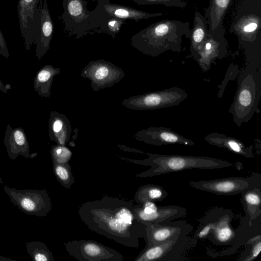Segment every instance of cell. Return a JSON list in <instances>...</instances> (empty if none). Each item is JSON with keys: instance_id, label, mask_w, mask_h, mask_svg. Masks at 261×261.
<instances>
[{"instance_id": "1", "label": "cell", "mask_w": 261, "mask_h": 261, "mask_svg": "<svg viewBox=\"0 0 261 261\" xmlns=\"http://www.w3.org/2000/svg\"><path fill=\"white\" fill-rule=\"evenodd\" d=\"M135 205L131 201L105 195L84 202L77 213L91 230L123 246L137 249L140 239L147 243L146 226L136 218Z\"/></svg>"}, {"instance_id": "2", "label": "cell", "mask_w": 261, "mask_h": 261, "mask_svg": "<svg viewBox=\"0 0 261 261\" xmlns=\"http://www.w3.org/2000/svg\"><path fill=\"white\" fill-rule=\"evenodd\" d=\"M190 23L179 20L164 19L152 23L134 35L131 45L142 53L157 57L168 50L179 53L182 38H190Z\"/></svg>"}, {"instance_id": "3", "label": "cell", "mask_w": 261, "mask_h": 261, "mask_svg": "<svg viewBox=\"0 0 261 261\" xmlns=\"http://www.w3.org/2000/svg\"><path fill=\"white\" fill-rule=\"evenodd\" d=\"M146 154L148 156L146 159L131 161L136 164L150 166L148 170L136 175L137 177H148L189 169H215L234 166L227 161L208 156Z\"/></svg>"}, {"instance_id": "4", "label": "cell", "mask_w": 261, "mask_h": 261, "mask_svg": "<svg viewBox=\"0 0 261 261\" xmlns=\"http://www.w3.org/2000/svg\"><path fill=\"white\" fill-rule=\"evenodd\" d=\"M87 5L85 0H63L64 11L60 19L68 36L78 39L100 33L98 14L95 9L89 11Z\"/></svg>"}, {"instance_id": "5", "label": "cell", "mask_w": 261, "mask_h": 261, "mask_svg": "<svg viewBox=\"0 0 261 261\" xmlns=\"http://www.w3.org/2000/svg\"><path fill=\"white\" fill-rule=\"evenodd\" d=\"M233 218V213L229 210L213 208L200 221L194 237L208 239L216 245H230L236 240V231L231 225Z\"/></svg>"}, {"instance_id": "6", "label": "cell", "mask_w": 261, "mask_h": 261, "mask_svg": "<svg viewBox=\"0 0 261 261\" xmlns=\"http://www.w3.org/2000/svg\"><path fill=\"white\" fill-rule=\"evenodd\" d=\"M260 77L255 70L246 71L240 79L239 88L229 112L238 125L250 119L257 108L260 95Z\"/></svg>"}, {"instance_id": "7", "label": "cell", "mask_w": 261, "mask_h": 261, "mask_svg": "<svg viewBox=\"0 0 261 261\" xmlns=\"http://www.w3.org/2000/svg\"><path fill=\"white\" fill-rule=\"evenodd\" d=\"M197 239L188 234L174 236L159 244L145 247L135 261L184 260V254L196 246Z\"/></svg>"}, {"instance_id": "8", "label": "cell", "mask_w": 261, "mask_h": 261, "mask_svg": "<svg viewBox=\"0 0 261 261\" xmlns=\"http://www.w3.org/2000/svg\"><path fill=\"white\" fill-rule=\"evenodd\" d=\"M189 185L197 190L221 195H233L261 188V174L252 172L247 177H229L207 180L189 181Z\"/></svg>"}, {"instance_id": "9", "label": "cell", "mask_w": 261, "mask_h": 261, "mask_svg": "<svg viewBox=\"0 0 261 261\" xmlns=\"http://www.w3.org/2000/svg\"><path fill=\"white\" fill-rule=\"evenodd\" d=\"M188 96L182 89L172 87L124 99L122 105L134 110H155L178 105Z\"/></svg>"}, {"instance_id": "10", "label": "cell", "mask_w": 261, "mask_h": 261, "mask_svg": "<svg viewBox=\"0 0 261 261\" xmlns=\"http://www.w3.org/2000/svg\"><path fill=\"white\" fill-rule=\"evenodd\" d=\"M4 189L11 202L28 215L45 217L52 208L51 200L45 188L18 190L5 185Z\"/></svg>"}, {"instance_id": "11", "label": "cell", "mask_w": 261, "mask_h": 261, "mask_svg": "<svg viewBox=\"0 0 261 261\" xmlns=\"http://www.w3.org/2000/svg\"><path fill=\"white\" fill-rule=\"evenodd\" d=\"M67 253L80 261H123L124 256L113 248L91 240H72L64 243Z\"/></svg>"}, {"instance_id": "12", "label": "cell", "mask_w": 261, "mask_h": 261, "mask_svg": "<svg viewBox=\"0 0 261 261\" xmlns=\"http://www.w3.org/2000/svg\"><path fill=\"white\" fill-rule=\"evenodd\" d=\"M43 0H19L17 12L25 49L30 50L39 37Z\"/></svg>"}, {"instance_id": "13", "label": "cell", "mask_w": 261, "mask_h": 261, "mask_svg": "<svg viewBox=\"0 0 261 261\" xmlns=\"http://www.w3.org/2000/svg\"><path fill=\"white\" fill-rule=\"evenodd\" d=\"M81 76L91 81L95 92L112 87L125 76L124 71L114 64L102 59L91 61L84 68Z\"/></svg>"}, {"instance_id": "14", "label": "cell", "mask_w": 261, "mask_h": 261, "mask_svg": "<svg viewBox=\"0 0 261 261\" xmlns=\"http://www.w3.org/2000/svg\"><path fill=\"white\" fill-rule=\"evenodd\" d=\"M224 27L208 34L206 40L193 56L203 70L210 69L217 59L223 58L227 53V42Z\"/></svg>"}, {"instance_id": "15", "label": "cell", "mask_w": 261, "mask_h": 261, "mask_svg": "<svg viewBox=\"0 0 261 261\" xmlns=\"http://www.w3.org/2000/svg\"><path fill=\"white\" fill-rule=\"evenodd\" d=\"M134 138L138 141L155 146L176 144L187 146L195 145L192 140L164 126H151L140 130L135 134Z\"/></svg>"}, {"instance_id": "16", "label": "cell", "mask_w": 261, "mask_h": 261, "mask_svg": "<svg viewBox=\"0 0 261 261\" xmlns=\"http://www.w3.org/2000/svg\"><path fill=\"white\" fill-rule=\"evenodd\" d=\"M147 243L146 247L163 243L174 236L188 234L193 226L185 220L168 223H153L146 225Z\"/></svg>"}, {"instance_id": "17", "label": "cell", "mask_w": 261, "mask_h": 261, "mask_svg": "<svg viewBox=\"0 0 261 261\" xmlns=\"http://www.w3.org/2000/svg\"><path fill=\"white\" fill-rule=\"evenodd\" d=\"M92 1H96L97 4L96 7L110 16L123 20L130 19L138 22L142 19L164 15L162 12L151 13L134 8L111 3L110 0H92Z\"/></svg>"}, {"instance_id": "18", "label": "cell", "mask_w": 261, "mask_h": 261, "mask_svg": "<svg viewBox=\"0 0 261 261\" xmlns=\"http://www.w3.org/2000/svg\"><path fill=\"white\" fill-rule=\"evenodd\" d=\"M4 143L11 159L15 160L18 155H22L27 159H33L32 154L30 153L29 144L26 134L21 127L13 128L8 124L5 132Z\"/></svg>"}, {"instance_id": "19", "label": "cell", "mask_w": 261, "mask_h": 261, "mask_svg": "<svg viewBox=\"0 0 261 261\" xmlns=\"http://www.w3.org/2000/svg\"><path fill=\"white\" fill-rule=\"evenodd\" d=\"M54 32V23L47 3V0H43L41 16L39 35L36 40V56L41 60L50 48Z\"/></svg>"}, {"instance_id": "20", "label": "cell", "mask_w": 261, "mask_h": 261, "mask_svg": "<svg viewBox=\"0 0 261 261\" xmlns=\"http://www.w3.org/2000/svg\"><path fill=\"white\" fill-rule=\"evenodd\" d=\"M72 132L71 124L64 114L51 111L48 120V135L51 141L57 145L66 146Z\"/></svg>"}, {"instance_id": "21", "label": "cell", "mask_w": 261, "mask_h": 261, "mask_svg": "<svg viewBox=\"0 0 261 261\" xmlns=\"http://www.w3.org/2000/svg\"><path fill=\"white\" fill-rule=\"evenodd\" d=\"M204 140L211 145L226 148L246 158L254 156L253 145L246 146L241 141L222 134L211 133L205 136Z\"/></svg>"}, {"instance_id": "22", "label": "cell", "mask_w": 261, "mask_h": 261, "mask_svg": "<svg viewBox=\"0 0 261 261\" xmlns=\"http://www.w3.org/2000/svg\"><path fill=\"white\" fill-rule=\"evenodd\" d=\"M136 218L145 225L153 223H168L184 217L187 214L185 207L174 205L159 206L156 211L145 214L134 211Z\"/></svg>"}, {"instance_id": "23", "label": "cell", "mask_w": 261, "mask_h": 261, "mask_svg": "<svg viewBox=\"0 0 261 261\" xmlns=\"http://www.w3.org/2000/svg\"><path fill=\"white\" fill-rule=\"evenodd\" d=\"M232 0H210L209 5L203 9L204 16L208 26V33L222 28L224 18Z\"/></svg>"}, {"instance_id": "24", "label": "cell", "mask_w": 261, "mask_h": 261, "mask_svg": "<svg viewBox=\"0 0 261 261\" xmlns=\"http://www.w3.org/2000/svg\"><path fill=\"white\" fill-rule=\"evenodd\" d=\"M61 72V68L45 65L37 72L34 79L33 89L41 97L49 98L54 77Z\"/></svg>"}, {"instance_id": "25", "label": "cell", "mask_w": 261, "mask_h": 261, "mask_svg": "<svg viewBox=\"0 0 261 261\" xmlns=\"http://www.w3.org/2000/svg\"><path fill=\"white\" fill-rule=\"evenodd\" d=\"M241 194L240 201L245 217L251 224L252 221L261 215V188H256Z\"/></svg>"}, {"instance_id": "26", "label": "cell", "mask_w": 261, "mask_h": 261, "mask_svg": "<svg viewBox=\"0 0 261 261\" xmlns=\"http://www.w3.org/2000/svg\"><path fill=\"white\" fill-rule=\"evenodd\" d=\"M208 36L207 20L202 14L196 10L194 12L193 26L190 38V51L192 56L206 40Z\"/></svg>"}, {"instance_id": "27", "label": "cell", "mask_w": 261, "mask_h": 261, "mask_svg": "<svg viewBox=\"0 0 261 261\" xmlns=\"http://www.w3.org/2000/svg\"><path fill=\"white\" fill-rule=\"evenodd\" d=\"M260 27L259 17L250 14L242 17L236 23L234 32L241 37L242 40L253 41Z\"/></svg>"}, {"instance_id": "28", "label": "cell", "mask_w": 261, "mask_h": 261, "mask_svg": "<svg viewBox=\"0 0 261 261\" xmlns=\"http://www.w3.org/2000/svg\"><path fill=\"white\" fill-rule=\"evenodd\" d=\"M168 195V192L161 186L155 184H146L139 187L134 199L138 204L146 201L154 202L163 200Z\"/></svg>"}, {"instance_id": "29", "label": "cell", "mask_w": 261, "mask_h": 261, "mask_svg": "<svg viewBox=\"0 0 261 261\" xmlns=\"http://www.w3.org/2000/svg\"><path fill=\"white\" fill-rule=\"evenodd\" d=\"M95 10L99 19L100 33L106 34L113 38H115L120 33L125 20L110 16L97 7Z\"/></svg>"}, {"instance_id": "30", "label": "cell", "mask_w": 261, "mask_h": 261, "mask_svg": "<svg viewBox=\"0 0 261 261\" xmlns=\"http://www.w3.org/2000/svg\"><path fill=\"white\" fill-rule=\"evenodd\" d=\"M26 250L31 258L35 261H54L52 252L44 243L33 241L26 243Z\"/></svg>"}, {"instance_id": "31", "label": "cell", "mask_w": 261, "mask_h": 261, "mask_svg": "<svg viewBox=\"0 0 261 261\" xmlns=\"http://www.w3.org/2000/svg\"><path fill=\"white\" fill-rule=\"evenodd\" d=\"M55 176L60 184L66 189H70L74 182L71 167L67 163L59 164L53 162Z\"/></svg>"}, {"instance_id": "32", "label": "cell", "mask_w": 261, "mask_h": 261, "mask_svg": "<svg viewBox=\"0 0 261 261\" xmlns=\"http://www.w3.org/2000/svg\"><path fill=\"white\" fill-rule=\"evenodd\" d=\"M50 152L52 162L59 164L69 163L72 155V151L66 146L57 144L51 146Z\"/></svg>"}, {"instance_id": "33", "label": "cell", "mask_w": 261, "mask_h": 261, "mask_svg": "<svg viewBox=\"0 0 261 261\" xmlns=\"http://www.w3.org/2000/svg\"><path fill=\"white\" fill-rule=\"evenodd\" d=\"M139 5H162L167 7H177L183 9L187 7L188 3L184 0H130Z\"/></svg>"}, {"instance_id": "34", "label": "cell", "mask_w": 261, "mask_h": 261, "mask_svg": "<svg viewBox=\"0 0 261 261\" xmlns=\"http://www.w3.org/2000/svg\"><path fill=\"white\" fill-rule=\"evenodd\" d=\"M0 55L8 58L9 57L8 49L4 36L0 29Z\"/></svg>"}, {"instance_id": "35", "label": "cell", "mask_w": 261, "mask_h": 261, "mask_svg": "<svg viewBox=\"0 0 261 261\" xmlns=\"http://www.w3.org/2000/svg\"><path fill=\"white\" fill-rule=\"evenodd\" d=\"M7 86L8 85H5L0 79V91L4 93H7L8 90L10 89Z\"/></svg>"}, {"instance_id": "36", "label": "cell", "mask_w": 261, "mask_h": 261, "mask_svg": "<svg viewBox=\"0 0 261 261\" xmlns=\"http://www.w3.org/2000/svg\"><path fill=\"white\" fill-rule=\"evenodd\" d=\"M0 261H16V260L0 255Z\"/></svg>"}, {"instance_id": "37", "label": "cell", "mask_w": 261, "mask_h": 261, "mask_svg": "<svg viewBox=\"0 0 261 261\" xmlns=\"http://www.w3.org/2000/svg\"><path fill=\"white\" fill-rule=\"evenodd\" d=\"M0 225H1V224H0Z\"/></svg>"}, {"instance_id": "38", "label": "cell", "mask_w": 261, "mask_h": 261, "mask_svg": "<svg viewBox=\"0 0 261 261\" xmlns=\"http://www.w3.org/2000/svg\"><path fill=\"white\" fill-rule=\"evenodd\" d=\"M91 1H92V0H91Z\"/></svg>"}]
</instances>
